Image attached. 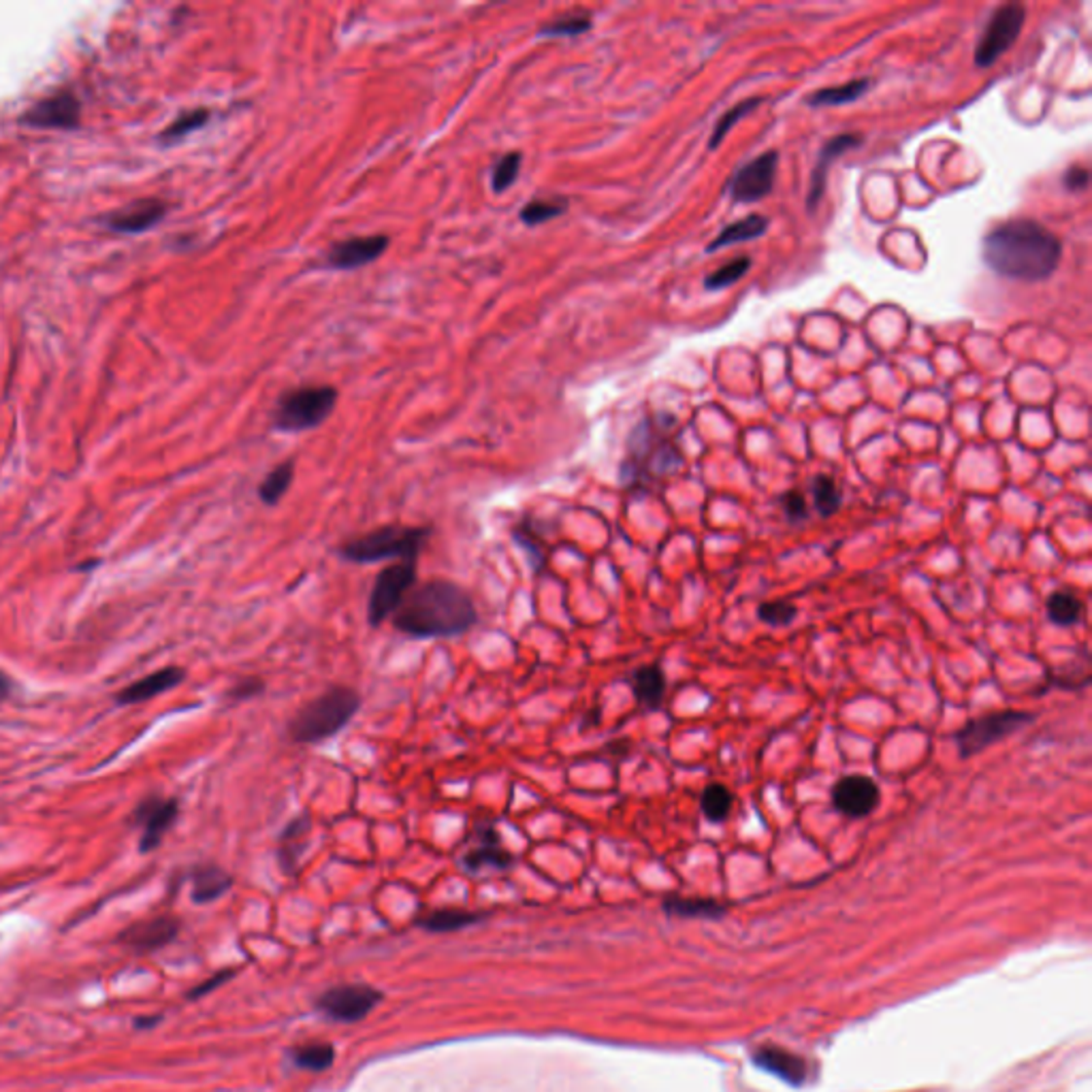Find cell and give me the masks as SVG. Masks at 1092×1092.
I'll list each match as a JSON object with an SVG mask.
<instances>
[{
  "instance_id": "obj_1",
  "label": "cell",
  "mask_w": 1092,
  "mask_h": 1092,
  "mask_svg": "<svg viewBox=\"0 0 1092 1092\" xmlns=\"http://www.w3.org/2000/svg\"><path fill=\"white\" fill-rule=\"evenodd\" d=\"M476 623L478 611L472 595L446 579H432L412 587L393 615L395 630L418 641L463 636Z\"/></svg>"
},
{
  "instance_id": "obj_2",
  "label": "cell",
  "mask_w": 1092,
  "mask_h": 1092,
  "mask_svg": "<svg viewBox=\"0 0 1092 1092\" xmlns=\"http://www.w3.org/2000/svg\"><path fill=\"white\" fill-rule=\"evenodd\" d=\"M1061 239L1033 220L999 225L984 239L986 264L1009 280L1039 282L1050 278L1061 263Z\"/></svg>"
},
{
  "instance_id": "obj_3",
  "label": "cell",
  "mask_w": 1092,
  "mask_h": 1092,
  "mask_svg": "<svg viewBox=\"0 0 1092 1092\" xmlns=\"http://www.w3.org/2000/svg\"><path fill=\"white\" fill-rule=\"evenodd\" d=\"M359 709L361 696L355 689L346 686L329 687L295 713L286 734L297 745H321L344 730Z\"/></svg>"
},
{
  "instance_id": "obj_4",
  "label": "cell",
  "mask_w": 1092,
  "mask_h": 1092,
  "mask_svg": "<svg viewBox=\"0 0 1092 1092\" xmlns=\"http://www.w3.org/2000/svg\"><path fill=\"white\" fill-rule=\"evenodd\" d=\"M432 527L421 525H384L373 532L352 538L337 548V555L350 564H378L384 559H418L427 540L432 538Z\"/></svg>"
},
{
  "instance_id": "obj_5",
  "label": "cell",
  "mask_w": 1092,
  "mask_h": 1092,
  "mask_svg": "<svg viewBox=\"0 0 1092 1092\" xmlns=\"http://www.w3.org/2000/svg\"><path fill=\"white\" fill-rule=\"evenodd\" d=\"M337 405V389L310 384L286 391L273 407V427L284 434H301L321 427Z\"/></svg>"
},
{
  "instance_id": "obj_6",
  "label": "cell",
  "mask_w": 1092,
  "mask_h": 1092,
  "mask_svg": "<svg viewBox=\"0 0 1092 1092\" xmlns=\"http://www.w3.org/2000/svg\"><path fill=\"white\" fill-rule=\"evenodd\" d=\"M1033 722V715L1022 711H999L981 715L977 720L969 722L954 734V743L958 754L963 759L977 756L988 749L990 745L999 743L1001 738H1005L1013 732H1018L1020 727Z\"/></svg>"
},
{
  "instance_id": "obj_7",
  "label": "cell",
  "mask_w": 1092,
  "mask_h": 1092,
  "mask_svg": "<svg viewBox=\"0 0 1092 1092\" xmlns=\"http://www.w3.org/2000/svg\"><path fill=\"white\" fill-rule=\"evenodd\" d=\"M416 584V561H395L386 566L373 582L370 602H368V621L371 627H378L389 616L395 615L400 604Z\"/></svg>"
},
{
  "instance_id": "obj_8",
  "label": "cell",
  "mask_w": 1092,
  "mask_h": 1092,
  "mask_svg": "<svg viewBox=\"0 0 1092 1092\" xmlns=\"http://www.w3.org/2000/svg\"><path fill=\"white\" fill-rule=\"evenodd\" d=\"M1024 19H1027V11L1022 5H1003L995 11L975 50V64L979 69L992 66L1003 53L1011 50L1020 37Z\"/></svg>"
},
{
  "instance_id": "obj_9",
  "label": "cell",
  "mask_w": 1092,
  "mask_h": 1092,
  "mask_svg": "<svg viewBox=\"0 0 1092 1092\" xmlns=\"http://www.w3.org/2000/svg\"><path fill=\"white\" fill-rule=\"evenodd\" d=\"M777 152H764L752 162L743 164L730 182V194L736 203H757L770 194L777 178Z\"/></svg>"
},
{
  "instance_id": "obj_10",
  "label": "cell",
  "mask_w": 1092,
  "mask_h": 1092,
  "mask_svg": "<svg viewBox=\"0 0 1092 1092\" xmlns=\"http://www.w3.org/2000/svg\"><path fill=\"white\" fill-rule=\"evenodd\" d=\"M830 796L838 813L852 820H863L879 807L881 792L870 777L847 775L834 783Z\"/></svg>"
},
{
  "instance_id": "obj_11",
  "label": "cell",
  "mask_w": 1092,
  "mask_h": 1092,
  "mask_svg": "<svg viewBox=\"0 0 1092 1092\" xmlns=\"http://www.w3.org/2000/svg\"><path fill=\"white\" fill-rule=\"evenodd\" d=\"M380 995L368 986L331 988L318 1001V1009L335 1022H359L376 1007Z\"/></svg>"
},
{
  "instance_id": "obj_12",
  "label": "cell",
  "mask_w": 1092,
  "mask_h": 1092,
  "mask_svg": "<svg viewBox=\"0 0 1092 1092\" xmlns=\"http://www.w3.org/2000/svg\"><path fill=\"white\" fill-rule=\"evenodd\" d=\"M389 235H363L348 237L331 246L325 255V264L335 271L361 269L366 264L376 263L386 250H389Z\"/></svg>"
},
{
  "instance_id": "obj_13",
  "label": "cell",
  "mask_w": 1092,
  "mask_h": 1092,
  "mask_svg": "<svg viewBox=\"0 0 1092 1092\" xmlns=\"http://www.w3.org/2000/svg\"><path fill=\"white\" fill-rule=\"evenodd\" d=\"M178 800L150 796L135 809V820L143 826L141 832V852H152L162 841V836L178 820Z\"/></svg>"
},
{
  "instance_id": "obj_14",
  "label": "cell",
  "mask_w": 1092,
  "mask_h": 1092,
  "mask_svg": "<svg viewBox=\"0 0 1092 1092\" xmlns=\"http://www.w3.org/2000/svg\"><path fill=\"white\" fill-rule=\"evenodd\" d=\"M463 866L472 873H478V870H504L512 864V856L509 849H506L500 841V834L495 832L493 826H480V828L474 832L472 838V845L468 847V852L463 854Z\"/></svg>"
},
{
  "instance_id": "obj_15",
  "label": "cell",
  "mask_w": 1092,
  "mask_h": 1092,
  "mask_svg": "<svg viewBox=\"0 0 1092 1092\" xmlns=\"http://www.w3.org/2000/svg\"><path fill=\"white\" fill-rule=\"evenodd\" d=\"M82 107L71 92H56L43 98L24 116V123L43 128H73L80 124Z\"/></svg>"
},
{
  "instance_id": "obj_16",
  "label": "cell",
  "mask_w": 1092,
  "mask_h": 1092,
  "mask_svg": "<svg viewBox=\"0 0 1092 1092\" xmlns=\"http://www.w3.org/2000/svg\"><path fill=\"white\" fill-rule=\"evenodd\" d=\"M312 834V815L301 813L284 826L278 836V863L284 873H297L303 854L310 847Z\"/></svg>"
},
{
  "instance_id": "obj_17",
  "label": "cell",
  "mask_w": 1092,
  "mask_h": 1092,
  "mask_svg": "<svg viewBox=\"0 0 1092 1092\" xmlns=\"http://www.w3.org/2000/svg\"><path fill=\"white\" fill-rule=\"evenodd\" d=\"M860 146V137L858 135H838L832 137L830 141H826V146L822 148L820 157H818V164H815L813 175H811V186H809V194H807V207L809 212H815V207L820 205L824 191H826V180H828V171L832 167V162L836 159L843 157V152L858 148Z\"/></svg>"
},
{
  "instance_id": "obj_18",
  "label": "cell",
  "mask_w": 1092,
  "mask_h": 1092,
  "mask_svg": "<svg viewBox=\"0 0 1092 1092\" xmlns=\"http://www.w3.org/2000/svg\"><path fill=\"white\" fill-rule=\"evenodd\" d=\"M178 922L173 918H157L148 922L132 924L128 931L120 934L123 943L130 945L135 952H154L160 950L162 945H167L178 934Z\"/></svg>"
},
{
  "instance_id": "obj_19",
  "label": "cell",
  "mask_w": 1092,
  "mask_h": 1092,
  "mask_svg": "<svg viewBox=\"0 0 1092 1092\" xmlns=\"http://www.w3.org/2000/svg\"><path fill=\"white\" fill-rule=\"evenodd\" d=\"M167 214V205L154 198L137 201L128 205L123 212H116L107 218V227L120 230V233H143V230L159 225Z\"/></svg>"
},
{
  "instance_id": "obj_20",
  "label": "cell",
  "mask_w": 1092,
  "mask_h": 1092,
  "mask_svg": "<svg viewBox=\"0 0 1092 1092\" xmlns=\"http://www.w3.org/2000/svg\"><path fill=\"white\" fill-rule=\"evenodd\" d=\"M186 679V672L182 668H162L152 672V675L143 677L141 681L132 683L126 689L120 691L118 696V704H137V702H146L150 698H157L160 693L169 691L173 687H178L180 683Z\"/></svg>"
},
{
  "instance_id": "obj_21",
  "label": "cell",
  "mask_w": 1092,
  "mask_h": 1092,
  "mask_svg": "<svg viewBox=\"0 0 1092 1092\" xmlns=\"http://www.w3.org/2000/svg\"><path fill=\"white\" fill-rule=\"evenodd\" d=\"M632 691L647 711H657L666 696V677L659 666L649 664L634 670L632 675Z\"/></svg>"
},
{
  "instance_id": "obj_22",
  "label": "cell",
  "mask_w": 1092,
  "mask_h": 1092,
  "mask_svg": "<svg viewBox=\"0 0 1092 1092\" xmlns=\"http://www.w3.org/2000/svg\"><path fill=\"white\" fill-rule=\"evenodd\" d=\"M230 886H233V877L227 870L214 864L198 866L193 875V900L198 904L212 902L229 892Z\"/></svg>"
},
{
  "instance_id": "obj_23",
  "label": "cell",
  "mask_w": 1092,
  "mask_h": 1092,
  "mask_svg": "<svg viewBox=\"0 0 1092 1092\" xmlns=\"http://www.w3.org/2000/svg\"><path fill=\"white\" fill-rule=\"evenodd\" d=\"M756 1063L757 1067H762L764 1072L775 1074L792 1084H800L804 1079V1074H807L804 1072L802 1061H798L796 1056H792L788 1052L777 1050V1047H762V1050L756 1052Z\"/></svg>"
},
{
  "instance_id": "obj_24",
  "label": "cell",
  "mask_w": 1092,
  "mask_h": 1092,
  "mask_svg": "<svg viewBox=\"0 0 1092 1092\" xmlns=\"http://www.w3.org/2000/svg\"><path fill=\"white\" fill-rule=\"evenodd\" d=\"M768 229V220L762 214H752L743 220H738V223L725 227L720 235H717L711 244H709V252L715 250H723L727 246H734V244H743V241H752L762 237Z\"/></svg>"
},
{
  "instance_id": "obj_25",
  "label": "cell",
  "mask_w": 1092,
  "mask_h": 1092,
  "mask_svg": "<svg viewBox=\"0 0 1092 1092\" xmlns=\"http://www.w3.org/2000/svg\"><path fill=\"white\" fill-rule=\"evenodd\" d=\"M1047 619L1061 627L1077 625L1084 615V604L1072 591H1054L1045 602Z\"/></svg>"
},
{
  "instance_id": "obj_26",
  "label": "cell",
  "mask_w": 1092,
  "mask_h": 1092,
  "mask_svg": "<svg viewBox=\"0 0 1092 1092\" xmlns=\"http://www.w3.org/2000/svg\"><path fill=\"white\" fill-rule=\"evenodd\" d=\"M295 478V461H282L259 484V498L264 506H275L289 493Z\"/></svg>"
},
{
  "instance_id": "obj_27",
  "label": "cell",
  "mask_w": 1092,
  "mask_h": 1092,
  "mask_svg": "<svg viewBox=\"0 0 1092 1092\" xmlns=\"http://www.w3.org/2000/svg\"><path fill=\"white\" fill-rule=\"evenodd\" d=\"M870 88V80H854L838 88H824V90L813 92L807 103L811 107H834V105H847L858 101L860 96H864Z\"/></svg>"
},
{
  "instance_id": "obj_28",
  "label": "cell",
  "mask_w": 1092,
  "mask_h": 1092,
  "mask_svg": "<svg viewBox=\"0 0 1092 1092\" xmlns=\"http://www.w3.org/2000/svg\"><path fill=\"white\" fill-rule=\"evenodd\" d=\"M568 198H561V196H550V198H534V201H529L523 209L518 218H521V223L525 227H538V225H545L548 220L564 216L568 212Z\"/></svg>"
},
{
  "instance_id": "obj_29",
  "label": "cell",
  "mask_w": 1092,
  "mask_h": 1092,
  "mask_svg": "<svg viewBox=\"0 0 1092 1092\" xmlns=\"http://www.w3.org/2000/svg\"><path fill=\"white\" fill-rule=\"evenodd\" d=\"M732 792L727 790L723 783H711V786L702 792L700 807L704 818L713 824H722L727 820V815L732 811Z\"/></svg>"
},
{
  "instance_id": "obj_30",
  "label": "cell",
  "mask_w": 1092,
  "mask_h": 1092,
  "mask_svg": "<svg viewBox=\"0 0 1092 1092\" xmlns=\"http://www.w3.org/2000/svg\"><path fill=\"white\" fill-rule=\"evenodd\" d=\"M593 26L589 14H568L559 16L555 19L546 21L545 26H540L538 37L543 39H561V37H581L582 32H587Z\"/></svg>"
},
{
  "instance_id": "obj_31",
  "label": "cell",
  "mask_w": 1092,
  "mask_h": 1092,
  "mask_svg": "<svg viewBox=\"0 0 1092 1092\" xmlns=\"http://www.w3.org/2000/svg\"><path fill=\"white\" fill-rule=\"evenodd\" d=\"M811 495H813L815 511H818L820 516H824V518L832 516L838 509H841L843 495H841V489L836 487V482L830 476H824V474L815 476L813 484H811Z\"/></svg>"
},
{
  "instance_id": "obj_32",
  "label": "cell",
  "mask_w": 1092,
  "mask_h": 1092,
  "mask_svg": "<svg viewBox=\"0 0 1092 1092\" xmlns=\"http://www.w3.org/2000/svg\"><path fill=\"white\" fill-rule=\"evenodd\" d=\"M334 1058H335L334 1045L318 1043V1041L303 1043L299 1047H295L293 1052L295 1065L307 1069V1072H325L327 1067L334 1065Z\"/></svg>"
},
{
  "instance_id": "obj_33",
  "label": "cell",
  "mask_w": 1092,
  "mask_h": 1092,
  "mask_svg": "<svg viewBox=\"0 0 1092 1092\" xmlns=\"http://www.w3.org/2000/svg\"><path fill=\"white\" fill-rule=\"evenodd\" d=\"M478 920V915L468 913V911H459V909H440V911H432L427 913L425 918L418 920V924L425 926L429 931H438V933H446V931H459L463 926L474 924Z\"/></svg>"
},
{
  "instance_id": "obj_34",
  "label": "cell",
  "mask_w": 1092,
  "mask_h": 1092,
  "mask_svg": "<svg viewBox=\"0 0 1092 1092\" xmlns=\"http://www.w3.org/2000/svg\"><path fill=\"white\" fill-rule=\"evenodd\" d=\"M523 154L521 152H509L502 157L491 169V189L493 193H504L516 182L518 171H521Z\"/></svg>"
},
{
  "instance_id": "obj_35",
  "label": "cell",
  "mask_w": 1092,
  "mask_h": 1092,
  "mask_svg": "<svg viewBox=\"0 0 1092 1092\" xmlns=\"http://www.w3.org/2000/svg\"><path fill=\"white\" fill-rule=\"evenodd\" d=\"M762 101H764L762 96L747 98V101L734 105V107L730 109V112H725L720 120H717V124H715V128H713V135H711V141H709V148L715 150L717 146H720V143L723 141V137L727 135V132H730V128L738 123V120L745 118L747 114H752L754 109H757L759 103H762Z\"/></svg>"
},
{
  "instance_id": "obj_36",
  "label": "cell",
  "mask_w": 1092,
  "mask_h": 1092,
  "mask_svg": "<svg viewBox=\"0 0 1092 1092\" xmlns=\"http://www.w3.org/2000/svg\"><path fill=\"white\" fill-rule=\"evenodd\" d=\"M209 116H212V114H209V109H205V107L191 109V112H186V114H182L178 120H175V123H173L169 128H164L160 139H162L164 143H171V141L184 139L186 135H191L193 130L203 128V126L209 123Z\"/></svg>"
},
{
  "instance_id": "obj_37",
  "label": "cell",
  "mask_w": 1092,
  "mask_h": 1092,
  "mask_svg": "<svg viewBox=\"0 0 1092 1092\" xmlns=\"http://www.w3.org/2000/svg\"><path fill=\"white\" fill-rule=\"evenodd\" d=\"M752 267V261L747 257L741 259H734L730 263L722 264L720 269H715L713 273L707 275V280H704V286H707V291H723L727 286H732L734 282H738L741 278H745V273Z\"/></svg>"
},
{
  "instance_id": "obj_38",
  "label": "cell",
  "mask_w": 1092,
  "mask_h": 1092,
  "mask_svg": "<svg viewBox=\"0 0 1092 1092\" xmlns=\"http://www.w3.org/2000/svg\"><path fill=\"white\" fill-rule=\"evenodd\" d=\"M664 909L675 915H687V918H715L722 913L720 904L700 898H668Z\"/></svg>"
},
{
  "instance_id": "obj_39",
  "label": "cell",
  "mask_w": 1092,
  "mask_h": 1092,
  "mask_svg": "<svg viewBox=\"0 0 1092 1092\" xmlns=\"http://www.w3.org/2000/svg\"><path fill=\"white\" fill-rule=\"evenodd\" d=\"M759 621L772 627H786L798 616V609L790 602H764L757 609Z\"/></svg>"
},
{
  "instance_id": "obj_40",
  "label": "cell",
  "mask_w": 1092,
  "mask_h": 1092,
  "mask_svg": "<svg viewBox=\"0 0 1092 1092\" xmlns=\"http://www.w3.org/2000/svg\"><path fill=\"white\" fill-rule=\"evenodd\" d=\"M264 691V681L259 677H248V679H241L239 683H235L233 687L229 689L227 696L233 700V702H244V700H252L261 696Z\"/></svg>"
},
{
  "instance_id": "obj_41",
  "label": "cell",
  "mask_w": 1092,
  "mask_h": 1092,
  "mask_svg": "<svg viewBox=\"0 0 1092 1092\" xmlns=\"http://www.w3.org/2000/svg\"><path fill=\"white\" fill-rule=\"evenodd\" d=\"M783 511H786L792 521H802L809 514V506L800 491H788L783 495Z\"/></svg>"
},
{
  "instance_id": "obj_42",
  "label": "cell",
  "mask_w": 1092,
  "mask_h": 1092,
  "mask_svg": "<svg viewBox=\"0 0 1092 1092\" xmlns=\"http://www.w3.org/2000/svg\"><path fill=\"white\" fill-rule=\"evenodd\" d=\"M1088 184V171L1082 167H1072L1065 175V186L1069 191H1084Z\"/></svg>"
},
{
  "instance_id": "obj_43",
  "label": "cell",
  "mask_w": 1092,
  "mask_h": 1092,
  "mask_svg": "<svg viewBox=\"0 0 1092 1092\" xmlns=\"http://www.w3.org/2000/svg\"><path fill=\"white\" fill-rule=\"evenodd\" d=\"M9 691H11V681L0 672V702L9 696Z\"/></svg>"
}]
</instances>
